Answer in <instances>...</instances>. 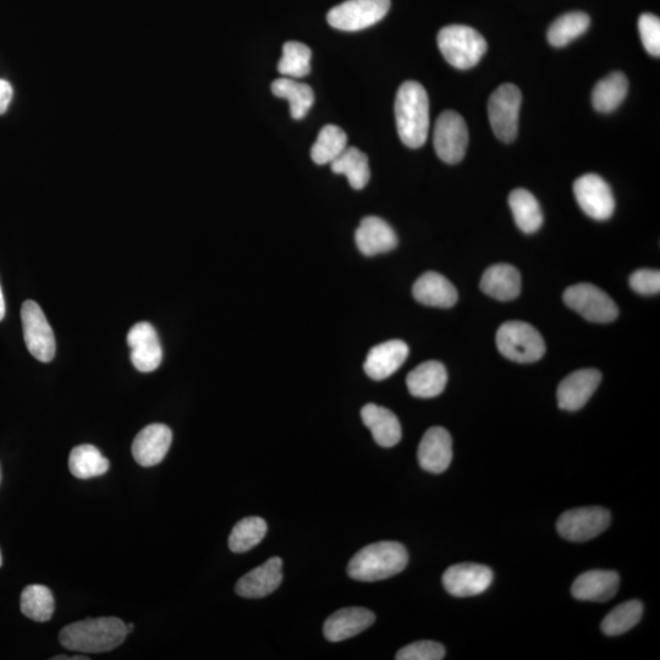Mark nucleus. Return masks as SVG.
Instances as JSON below:
<instances>
[{
	"mask_svg": "<svg viewBox=\"0 0 660 660\" xmlns=\"http://www.w3.org/2000/svg\"><path fill=\"white\" fill-rule=\"evenodd\" d=\"M129 635L126 624L118 618H97L77 621L60 631L59 641L69 651L104 653L113 651Z\"/></svg>",
	"mask_w": 660,
	"mask_h": 660,
	"instance_id": "f257e3e1",
	"label": "nucleus"
},
{
	"mask_svg": "<svg viewBox=\"0 0 660 660\" xmlns=\"http://www.w3.org/2000/svg\"><path fill=\"white\" fill-rule=\"evenodd\" d=\"M395 119L404 145L410 148L425 145L429 131V99L425 87L416 81H406L400 86L395 99Z\"/></svg>",
	"mask_w": 660,
	"mask_h": 660,
	"instance_id": "f03ea898",
	"label": "nucleus"
},
{
	"mask_svg": "<svg viewBox=\"0 0 660 660\" xmlns=\"http://www.w3.org/2000/svg\"><path fill=\"white\" fill-rule=\"evenodd\" d=\"M409 563L407 550L398 542H378L362 548L348 566L351 579L374 582L400 574Z\"/></svg>",
	"mask_w": 660,
	"mask_h": 660,
	"instance_id": "7ed1b4c3",
	"label": "nucleus"
},
{
	"mask_svg": "<svg viewBox=\"0 0 660 660\" xmlns=\"http://www.w3.org/2000/svg\"><path fill=\"white\" fill-rule=\"evenodd\" d=\"M438 47L447 62L459 70H469L481 62L487 41L480 32L465 25H449L438 33Z\"/></svg>",
	"mask_w": 660,
	"mask_h": 660,
	"instance_id": "20e7f679",
	"label": "nucleus"
},
{
	"mask_svg": "<svg viewBox=\"0 0 660 660\" xmlns=\"http://www.w3.org/2000/svg\"><path fill=\"white\" fill-rule=\"evenodd\" d=\"M497 346L506 359L519 363L541 360L546 354L542 335L531 324L510 321L498 329Z\"/></svg>",
	"mask_w": 660,
	"mask_h": 660,
	"instance_id": "39448f33",
	"label": "nucleus"
},
{
	"mask_svg": "<svg viewBox=\"0 0 660 660\" xmlns=\"http://www.w3.org/2000/svg\"><path fill=\"white\" fill-rule=\"evenodd\" d=\"M521 91L513 84L499 86L488 102V118L497 139L510 143L519 131Z\"/></svg>",
	"mask_w": 660,
	"mask_h": 660,
	"instance_id": "423d86ee",
	"label": "nucleus"
},
{
	"mask_svg": "<svg viewBox=\"0 0 660 660\" xmlns=\"http://www.w3.org/2000/svg\"><path fill=\"white\" fill-rule=\"evenodd\" d=\"M390 9V0H346L329 11V25L340 31L355 32L381 21Z\"/></svg>",
	"mask_w": 660,
	"mask_h": 660,
	"instance_id": "0eeeda50",
	"label": "nucleus"
},
{
	"mask_svg": "<svg viewBox=\"0 0 660 660\" xmlns=\"http://www.w3.org/2000/svg\"><path fill=\"white\" fill-rule=\"evenodd\" d=\"M564 302L571 310L593 323H609L619 315L612 297L592 284H577L565 290Z\"/></svg>",
	"mask_w": 660,
	"mask_h": 660,
	"instance_id": "6e6552de",
	"label": "nucleus"
},
{
	"mask_svg": "<svg viewBox=\"0 0 660 660\" xmlns=\"http://www.w3.org/2000/svg\"><path fill=\"white\" fill-rule=\"evenodd\" d=\"M438 157L448 164L460 163L469 145V130L464 118L454 110L439 115L433 134Z\"/></svg>",
	"mask_w": 660,
	"mask_h": 660,
	"instance_id": "1a4fd4ad",
	"label": "nucleus"
},
{
	"mask_svg": "<svg viewBox=\"0 0 660 660\" xmlns=\"http://www.w3.org/2000/svg\"><path fill=\"white\" fill-rule=\"evenodd\" d=\"M22 329L30 354L40 362H51L55 356V338L51 324L37 302L27 300L21 307Z\"/></svg>",
	"mask_w": 660,
	"mask_h": 660,
	"instance_id": "9d476101",
	"label": "nucleus"
},
{
	"mask_svg": "<svg viewBox=\"0 0 660 660\" xmlns=\"http://www.w3.org/2000/svg\"><path fill=\"white\" fill-rule=\"evenodd\" d=\"M612 522V515L604 508L591 506L566 511L559 517V535L571 542H586L601 535Z\"/></svg>",
	"mask_w": 660,
	"mask_h": 660,
	"instance_id": "9b49d317",
	"label": "nucleus"
},
{
	"mask_svg": "<svg viewBox=\"0 0 660 660\" xmlns=\"http://www.w3.org/2000/svg\"><path fill=\"white\" fill-rule=\"evenodd\" d=\"M574 194L582 211L596 220L613 216L615 200L612 189L597 174L582 175L574 184Z\"/></svg>",
	"mask_w": 660,
	"mask_h": 660,
	"instance_id": "f8f14e48",
	"label": "nucleus"
},
{
	"mask_svg": "<svg viewBox=\"0 0 660 660\" xmlns=\"http://www.w3.org/2000/svg\"><path fill=\"white\" fill-rule=\"evenodd\" d=\"M493 582V571L480 564L450 566L443 575L445 590L454 597H473L486 592Z\"/></svg>",
	"mask_w": 660,
	"mask_h": 660,
	"instance_id": "ddd939ff",
	"label": "nucleus"
},
{
	"mask_svg": "<svg viewBox=\"0 0 660 660\" xmlns=\"http://www.w3.org/2000/svg\"><path fill=\"white\" fill-rule=\"evenodd\" d=\"M128 345L131 352L132 365L137 371L150 373L161 366L163 350L156 329L152 324L140 322L135 324L128 333Z\"/></svg>",
	"mask_w": 660,
	"mask_h": 660,
	"instance_id": "4468645a",
	"label": "nucleus"
},
{
	"mask_svg": "<svg viewBox=\"0 0 660 660\" xmlns=\"http://www.w3.org/2000/svg\"><path fill=\"white\" fill-rule=\"evenodd\" d=\"M172 442V429L162 423H153L137 434L131 453L137 464L143 467L156 466L164 460Z\"/></svg>",
	"mask_w": 660,
	"mask_h": 660,
	"instance_id": "2eb2a0df",
	"label": "nucleus"
},
{
	"mask_svg": "<svg viewBox=\"0 0 660 660\" xmlns=\"http://www.w3.org/2000/svg\"><path fill=\"white\" fill-rule=\"evenodd\" d=\"M601 381V372L593 368L571 373L559 384L557 396L560 409L566 411L582 409L596 392Z\"/></svg>",
	"mask_w": 660,
	"mask_h": 660,
	"instance_id": "dca6fc26",
	"label": "nucleus"
},
{
	"mask_svg": "<svg viewBox=\"0 0 660 660\" xmlns=\"http://www.w3.org/2000/svg\"><path fill=\"white\" fill-rule=\"evenodd\" d=\"M417 456L423 470L432 473L447 470L453 459V440L447 429L429 428L421 440Z\"/></svg>",
	"mask_w": 660,
	"mask_h": 660,
	"instance_id": "f3484780",
	"label": "nucleus"
},
{
	"mask_svg": "<svg viewBox=\"0 0 660 660\" xmlns=\"http://www.w3.org/2000/svg\"><path fill=\"white\" fill-rule=\"evenodd\" d=\"M409 352L403 340L385 341L368 352L363 368L373 381H384L404 365Z\"/></svg>",
	"mask_w": 660,
	"mask_h": 660,
	"instance_id": "a211bd4d",
	"label": "nucleus"
},
{
	"mask_svg": "<svg viewBox=\"0 0 660 660\" xmlns=\"http://www.w3.org/2000/svg\"><path fill=\"white\" fill-rule=\"evenodd\" d=\"M282 568V559L278 557L268 559L266 563L241 577L235 586L236 593L244 598L269 596L283 581Z\"/></svg>",
	"mask_w": 660,
	"mask_h": 660,
	"instance_id": "6ab92c4d",
	"label": "nucleus"
},
{
	"mask_svg": "<svg viewBox=\"0 0 660 660\" xmlns=\"http://www.w3.org/2000/svg\"><path fill=\"white\" fill-rule=\"evenodd\" d=\"M376 621L371 610L350 607L338 610L324 623L323 632L330 642H341L361 634Z\"/></svg>",
	"mask_w": 660,
	"mask_h": 660,
	"instance_id": "aec40b11",
	"label": "nucleus"
},
{
	"mask_svg": "<svg viewBox=\"0 0 660 660\" xmlns=\"http://www.w3.org/2000/svg\"><path fill=\"white\" fill-rule=\"evenodd\" d=\"M355 240L362 255L367 257L381 255L398 246V236L394 229L382 218L373 216L362 219Z\"/></svg>",
	"mask_w": 660,
	"mask_h": 660,
	"instance_id": "412c9836",
	"label": "nucleus"
},
{
	"mask_svg": "<svg viewBox=\"0 0 660 660\" xmlns=\"http://www.w3.org/2000/svg\"><path fill=\"white\" fill-rule=\"evenodd\" d=\"M620 577L615 571L591 570L577 577L571 593L580 601L607 602L619 590Z\"/></svg>",
	"mask_w": 660,
	"mask_h": 660,
	"instance_id": "4be33fe9",
	"label": "nucleus"
},
{
	"mask_svg": "<svg viewBox=\"0 0 660 660\" xmlns=\"http://www.w3.org/2000/svg\"><path fill=\"white\" fill-rule=\"evenodd\" d=\"M448 382L443 363L427 361L417 366L406 378L407 388L415 398L431 399L442 394Z\"/></svg>",
	"mask_w": 660,
	"mask_h": 660,
	"instance_id": "5701e85b",
	"label": "nucleus"
},
{
	"mask_svg": "<svg viewBox=\"0 0 660 660\" xmlns=\"http://www.w3.org/2000/svg\"><path fill=\"white\" fill-rule=\"evenodd\" d=\"M412 294L420 304L431 307L450 308L458 301L455 286L436 272H427L418 278Z\"/></svg>",
	"mask_w": 660,
	"mask_h": 660,
	"instance_id": "b1692460",
	"label": "nucleus"
},
{
	"mask_svg": "<svg viewBox=\"0 0 660 660\" xmlns=\"http://www.w3.org/2000/svg\"><path fill=\"white\" fill-rule=\"evenodd\" d=\"M361 417L374 440L383 448H393L401 440V426L392 411L376 404L362 407Z\"/></svg>",
	"mask_w": 660,
	"mask_h": 660,
	"instance_id": "393cba45",
	"label": "nucleus"
},
{
	"mask_svg": "<svg viewBox=\"0 0 660 660\" xmlns=\"http://www.w3.org/2000/svg\"><path fill=\"white\" fill-rule=\"evenodd\" d=\"M480 286L484 294L495 300L511 301L520 295L521 275L510 264H495L484 272Z\"/></svg>",
	"mask_w": 660,
	"mask_h": 660,
	"instance_id": "a878e982",
	"label": "nucleus"
},
{
	"mask_svg": "<svg viewBox=\"0 0 660 660\" xmlns=\"http://www.w3.org/2000/svg\"><path fill=\"white\" fill-rule=\"evenodd\" d=\"M333 173L348 178L352 189L362 190L371 179L370 163L365 153L356 147H346L344 152L330 163Z\"/></svg>",
	"mask_w": 660,
	"mask_h": 660,
	"instance_id": "bb28decb",
	"label": "nucleus"
},
{
	"mask_svg": "<svg viewBox=\"0 0 660 660\" xmlns=\"http://www.w3.org/2000/svg\"><path fill=\"white\" fill-rule=\"evenodd\" d=\"M629 82L620 71H615L598 82L593 88L592 104L601 113H612L624 102Z\"/></svg>",
	"mask_w": 660,
	"mask_h": 660,
	"instance_id": "cd10ccee",
	"label": "nucleus"
},
{
	"mask_svg": "<svg viewBox=\"0 0 660 660\" xmlns=\"http://www.w3.org/2000/svg\"><path fill=\"white\" fill-rule=\"evenodd\" d=\"M272 92L274 96L288 99L291 117L295 120L304 119L315 102V93L311 86L297 82L291 77L275 80L272 84Z\"/></svg>",
	"mask_w": 660,
	"mask_h": 660,
	"instance_id": "c85d7f7f",
	"label": "nucleus"
},
{
	"mask_svg": "<svg viewBox=\"0 0 660 660\" xmlns=\"http://www.w3.org/2000/svg\"><path fill=\"white\" fill-rule=\"evenodd\" d=\"M509 206L517 227L526 234H533L542 227L543 214L536 197L530 191L516 189L509 196Z\"/></svg>",
	"mask_w": 660,
	"mask_h": 660,
	"instance_id": "c756f323",
	"label": "nucleus"
},
{
	"mask_svg": "<svg viewBox=\"0 0 660 660\" xmlns=\"http://www.w3.org/2000/svg\"><path fill=\"white\" fill-rule=\"evenodd\" d=\"M71 475L79 480H90L104 475L109 470V461L101 451L90 444L79 445L71 450L69 456Z\"/></svg>",
	"mask_w": 660,
	"mask_h": 660,
	"instance_id": "7c9ffc66",
	"label": "nucleus"
},
{
	"mask_svg": "<svg viewBox=\"0 0 660 660\" xmlns=\"http://www.w3.org/2000/svg\"><path fill=\"white\" fill-rule=\"evenodd\" d=\"M590 16L582 11L561 15L550 25L548 30V41L553 47H565L576 38H579L590 27Z\"/></svg>",
	"mask_w": 660,
	"mask_h": 660,
	"instance_id": "2f4dec72",
	"label": "nucleus"
},
{
	"mask_svg": "<svg viewBox=\"0 0 660 660\" xmlns=\"http://www.w3.org/2000/svg\"><path fill=\"white\" fill-rule=\"evenodd\" d=\"M20 608L27 618L46 623L51 620L55 609L53 593L46 586H27L21 593Z\"/></svg>",
	"mask_w": 660,
	"mask_h": 660,
	"instance_id": "473e14b6",
	"label": "nucleus"
},
{
	"mask_svg": "<svg viewBox=\"0 0 660 660\" xmlns=\"http://www.w3.org/2000/svg\"><path fill=\"white\" fill-rule=\"evenodd\" d=\"M348 147V136L337 125H326L319 131L311 157L318 165L330 164Z\"/></svg>",
	"mask_w": 660,
	"mask_h": 660,
	"instance_id": "72a5a7b5",
	"label": "nucleus"
},
{
	"mask_svg": "<svg viewBox=\"0 0 660 660\" xmlns=\"http://www.w3.org/2000/svg\"><path fill=\"white\" fill-rule=\"evenodd\" d=\"M267 522L261 517H245L230 533L229 548L234 553L249 552L263 541L267 535Z\"/></svg>",
	"mask_w": 660,
	"mask_h": 660,
	"instance_id": "f704fd0d",
	"label": "nucleus"
},
{
	"mask_svg": "<svg viewBox=\"0 0 660 660\" xmlns=\"http://www.w3.org/2000/svg\"><path fill=\"white\" fill-rule=\"evenodd\" d=\"M643 605L640 601H629L618 605L602 621L603 634L619 636L635 627L642 618Z\"/></svg>",
	"mask_w": 660,
	"mask_h": 660,
	"instance_id": "c9c22d12",
	"label": "nucleus"
},
{
	"mask_svg": "<svg viewBox=\"0 0 660 660\" xmlns=\"http://www.w3.org/2000/svg\"><path fill=\"white\" fill-rule=\"evenodd\" d=\"M311 49L305 43L290 41L283 47V57L279 60L278 71L288 77H305L311 73Z\"/></svg>",
	"mask_w": 660,
	"mask_h": 660,
	"instance_id": "e433bc0d",
	"label": "nucleus"
},
{
	"mask_svg": "<svg viewBox=\"0 0 660 660\" xmlns=\"http://www.w3.org/2000/svg\"><path fill=\"white\" fill-rule=\"evenodd\" d=\"M445 656V648L438 642L418 641L401 648L396 659L398 660H440Z\"/></svg>",
	"mask_w": 660,
	"mask_h": 660,
	"instance_id": "4c0bfd02",
	"label": "nucleus"
},
{
	"mask_svg": "<svg viewBox=\"0 0 660 660\" xmlns=\"http://www.w3.org/2000/svg\"><path fill=\"white\" fill-rule=\"evenodd\" d=\"M638 31L646 51L659 58L660 55V20L658 16L645 13L638 19Z\"/></svg>",
	"mask_w": 660,
	"mask_h": 660,
	"instance_id": "58836bf2",
	"label": "nucleus"
},
{
	"mask_svg": "<svg viewBox=\"0 0 660 660\" xmlns=\"http://www.w3.org/2000/svg\"><path fill=\"white\" fill-rule=\"evenodd\" d=\"M631 288L641 295H656L660 290V273L651 269H640L630 277Z\"/></svg>",
	"mask_w": 660,
	"mask_h": 660,
	"instance_id": "ea45409f",
	"label": "nucleus"
},
{
	"mask_svg": "<svg viewBox=\"0 0 660 660\" xmlns=\"http://www.w3.org/2000/svg\"><path fill=\"white\" fill-rule=\"evenodd\" d=\"M13 95V87H11L9 82L0 80V114L7 112Z\"/></svg>",
	"mask_w": 660,
	"mask_h": 660,
	"instance_id": "a19ab883",
	"label": "nucleus"
},
{
	"mask_svg": "<svg viewBox=\"0 0 660 660\" xmlns=\"http://www.w3.org/2000/svg\"><path fill=\"white\" fill-rule=\"evenodd\" d=\"M4 316H5V300H4L2 285H0V321H2Z\"/></svg>",
	"mask_w": 660,
	"mask_h": 660,
	"instance_id": "79ce46f5",
	"label": "nucleus"
},
{
	"mask_svg": "<svg viewBox=\"0 0 660 660\" xmlns=\"http://www.w3.org/2000/svg\"><path fill=\"white\" fill-rule=\"evenodd\" d=\"M126 629H128V632H130V631L134 630V625L128 624V625H126Z\"/></svg>",
	"mask_w": 660,
	"mask_h": 660,
	"instance_id": "37998d69",
	"label": "nucleus"
},
{
	"mask_svg": "<svg viewBox=\"0 0 660 660\" xmlns=\"http://www.w3.org/2000/svg\"><path fill=\"white\" fill-rule=\"evenodd\" d=\"M3 564V558H2V553H0V566Z\"/></svg>",
	"mask_w": 660,
	"mask_h": 660,
	"instance_id": "c03bdc74",
	"label": "nucleus"
}]
</instances>
